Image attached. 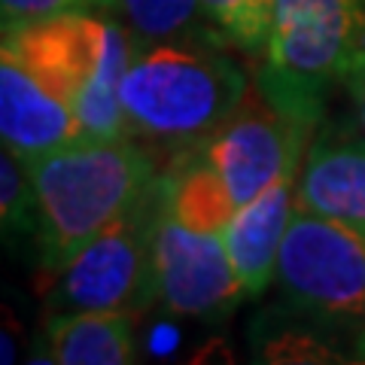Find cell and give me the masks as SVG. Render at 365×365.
I'll list each match as a JSON object with an SVG mask.
<instances>
[{
  "label": "cell",
  "mask_w": 365,
  "mask_h": 365,
  "mask_svg": "<svg viewBox=\"0 0 365 365\" xmlns=\"http://www.w3.org/2000/svg\"><path fill=\"white\" fill-rule=\"evenodd\" d=\"M347 95H350V107H353V131H359L365 137V40L359 46L353 67L344 79Z\"/></svg>",
  "instance_id": "d6986e66"
},
{
  "label": "cell",
  "mask_w": 365,
  "mask_h": 365,
  "mask_svg": "<svg viewBox=\"0 0 365 365\" xmlns=\"http://www.w3.org/2000/svg\"><path fill=\"white\" fill-rule=\"evenodd\" d=\"M0 49L19 55L73 107L83 137H128L119 86L134 52V34L119 19L79 13L4 28Z\"/></svg>",
  "instance_id": "277c9868"
},
{
  "label": "cell",
  "mask_w": 365,
  "mask_h": 365,
  "mask_svg": "<svg viewBox=\"0 0 365 365\" xmlns=\"http://www.w3.org/2000/svg\"><path fill=\"white\" fill-rule=\"evenodd\" d=\"M0 220L9 244L37 241V192L31 168L9 146L0 153Z\"/></svg>",
  "instance_id": "9a60e30c"
},
{
  "label": "cell",
  "mask_w": 365,
  "mask_h": 365,
  "mask_svg": "<svg viewBox=\"0 0 365 365\" xmlns=\"http://www.w3.org/2000/svg\"><path fill=\"white\" fill-rule=\"evenodd\" d=\"M113 19L140 43H228L201 0H116Z\"/></svg>",
  "instance_id": "5bb4252c"
},
{
  "label": "cell",
  "mask_w": 365,
  "mask_h": 365,
  "mask_svg": "<svg viewBox=\"0 0 365 365\" xmlns=\"http://www.w3.org/2000/svg\"><path fill=\"white\" fill-rule=\"evenodd\" d=\"M153 289L162 311L207 323L225 319L247 299L222 232H198L180 222L165 207V195L153 232Z\"/></svg>",
  "instance_id": "52a82bcc"
},
{
  "label": "cell",
  "mask_w": 365,
  "mask_h": 365,
  "mask_svg": "<svg viewBox=\"0 0 365 365\" xmlns=\"http://www.w3.org/2000/svg\"><path fill=\"white\" fill-rule=\"evenodd\" d=\"M162 195H165V207L180 222L198 228V232H222L225 222L237 210L220 170L198 150H182L165 162Z\"/></svg>",
  "instance_id": "4fadbf2b"
},
{
  "label": "cell",
  "mask_w": 365,
  "mask_h": 365,
  "mask_svg": "<svg viewBox=\"0 0 365 365\" xmlns=\"http://www.w3.org/2000/svg\"><path fill=\"white\" fill-rule=\"evenodd\" d=\"M329 326L317 329H265L262 326V341L256 347V356L262 362H341L332 341H326L323 332Z\"/></svg>",
  "instance_id": "e0dca14e"
},
{
  "label": "cell",
  "mask_w": 365,
  "mask_h": 365,
  "mask_svg": "<svg viewBox=\"0 0 365 365\" xmlns=\"http://www.w3.org/2000/svg\"><path fill=\"white\" fill-rule=\"evenodd\" d=\"M287 311L329 329L365 326V235L299 207L277 259Z\"/></svg>",
  "instance_id": "5b68a950"
},
{
  "label": "cell",
  "mask_w": 365,
  "mask_h": 365,
  "mask_svg": "<svg viewBox=\"0 0 365 365\" xmlns=\"http://www.w3.org/2000/svg\"><path fill=\"white\" fill-rule=\"evenodd\" d=\"M228 43L250 58H262L271 31V0H201Z\"/></svg>",
  "instance_id": "2e32d148"
},
{
  "label": "cell",
  "mask_w": 365,
  "mask_h": 365,
  "mask_svg": "<svg viewBox=\"0 0 365 365\" xmlns=\"http://www.w3.org/2000/svg\"><path fill=\"white\" fill-rule=\"evenodd\" d=\"M0 137L25 162L83 140L73 107L9 49H0Z\"/></svg>",
  "instance_id": "9c48e42d"
},
{
  "label": "cell",
  "mask_w": 365,
  "mask_h": 365,
  "mask_svg": "<svg viewBox=\"0 0 365 365\" xmlns=\"http://www.w3.org/2000/svg\"><path fill=\"white\" fill-rule=\"evenodd\" d=\"M314 134V128L280 113L256 86L247 91L232 116L192 150H198L220 170L235 204L241 207L287 170L304 165Z\"/></svg>",
  "instance_id": "ba28073f"
},
{
  "label": "cell",
  "mask_w": 365,
  "mask_h": 365,
  "mask_svg": "<svg viewBox=\"0 0 365 365\" xmlns=\"http://www.w3.org/2000/svg\"><path fill=\"white\" fill-rule=\"evenodd\" d=\"M37 192V256L58 271L122 220L162 174V158L134 137H83L28 162Z\"/></svg>",
  "instance_id": "7a4b0ae2"
},
{
  "label": "cell",
  "mask_w": 365,
  "mask_h": 365,
  "mask_svg": "<svg viewBox=\"0 0 365 365\" xmlns=\"http://www.w3.org/2000/svg\"><path fill=\"white\" fill-rule=\"evenodd\" d=\"M46 353L61 365H131L137 362L134 314L52 311L46 319Z\"/></svg>",
  "instance_id": "7c38bea8"
},
{
  "label": "cell",
  "mask_w": 365,
  "mask_h": 365,
  "mask_svg": "<svg viewBox=\"0 0 365 365\" xmlns=\"http://www.w3.org/2000/svg\"><path fill=\"white\" fill-rule=\"evenodd\" d=\"M225 43H140L122 73L128 137L168 162L220 128L247 98V73Z\"/></svg>",
  "instance_id": "6da1fadb"
},
{
  "label": "cell",
  "mask_w": 365,
  "mask_h": 365,
  "mask_svg": "<svg viewBox=\"0 0 365 365\" xmlns=\"http://www.w3.org/2000/svg\"><path fill=\"white\" fill-rule=\"evenodd\" d=\"M113 6H116V0H0V21H4V28H19L79 13L113 16Z\"/></svg>",
  "instance_id": "ac0fdd59"
},
{
  "label": "cell",
  "mask_w": 365,
  "mask_h": 365,
  "mask_svg": "<svg viewBox=\"0 0 365 365\" xmlns=\"http://www.w3.org/2000/svg\"><path fill=\"white\" fill-rule=\"evenodd\" d=\"M299 174L302 168L287 170L262 195L241 204L222 228L228 259L244 283L247 299H256L271 287V280H277L280 247L299 210Z\"/></svg>",
  "instance_id": "30bf717a"
},
{
  "label": "cell",
  "mask_w": 365,
  "mask_h": 365,
  "mask_svg": "<svg viewBox=\"0 0 365 365\" xmlns=\"http://www.w3.org/2000/svg\"><path fill=\"white\" fill-rule=\"evenodd\" d=\"M158 210H162V174L122 220H116L64 268L55 271L46 295L52 311L137 314L155 304L153 232Z\"/></svg>",
  "instance_id": "8992f818"
},
{
  "label": "cell",
  "mask_w": 365,
  "mask_h": 365,
  "mask_svg": "<svg viewBox=\"0 0 365 365\" xmlns=\"http://www.w3.org/2000/svg\"><path fill=\"white\" fill-rule=\"evenodd\" d=\"M365 40V0H271L256 86L280 113L319 131L326 104Z\"/></svg>",
  "instance_id": "3957f363"
},
{
  "label": "cell",
  "mask_w": 365,
  "mask_h": 365,
  "mask_svg": "<svg viewBox=\"0 0 365 365\" xmlns=\"http://www.w3.org/2000/svg\"><path fill=\"white\" fill-rule=\"evenodd\" d=\"M353 362H365V326L356 329V338H353Z\"/></svg>",
  "instance_id": "ffe728a7"
},
{
  "label": "cell",
  "mask_w": 365,
  "mask_h": 365,
  "mask_svg": "<svg viewBox=\"0 0 365 365\" xmlns=\"http://www.w3.org/2000/svg\"><path fill=\"white\" fill-rule=\"evenodd\" d=\"M299 207L365 235V137L359 131L319 125L299 174Z\"/></svg>",
  "instance_id": "8fae6325"
}]
</instances>
